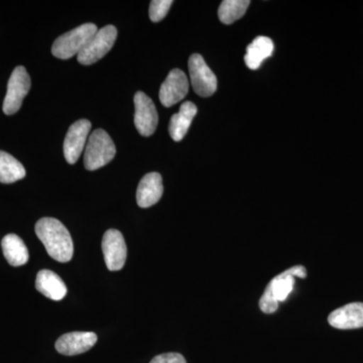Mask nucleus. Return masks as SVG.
<instances>
[{"label":"nucleus","instance_id":"obj_1","mask_svg":"<svg viewBox=\"0 0 363 363\" xmlns=\"http://www.w3.org/2000/svg\"><path fill=\"white\" fill-rule=\"evenodd\" d=\"M35 229L52 259L59 262H70L74 253L73 240L62 222L52 217H45L37 222Z\"/></svg>","mask_w":363,"mask_h":363},{"label":"nucleus","instance_id":"obj_2","mask_svg":"<svg viewBox=\"0 0 363 363\" xmlns=\"http://www.w3.org/2000/svg\"><path fill=\"white\" fill-rule=\"evenodd\" d=\"M295 277L307 278V269L303 266H296L286 269L269 281L259 300V308L266 314H272L278 310L279 303L285 302L293 292Z\"/></svg>","mask_w":363,"mask_h":363},{"label":"nucleus","instance_id":"obj_3","mask_svg":"<svg viewBox=\"0 0 363 363\" xmlns=\"http://www.w3.org/2000/svg\"><path fill=\"white\" fill-rule=\"evenodd\" d=\"M97 30V26L94 23H84L60 35L52 44V54L61 60L70 59L75 55L78 56Z\"/></svg>","mask_w":363,"mask_h":363},{"label":"nucleus","instance_id":"obj_4","mask_svg":"<svg viewBox=\"0 0 363 363\" xmlns=\"http://www.w3.org/2000/svg\"><path fill=\"white\" fill-rule=\"evenodd\" d=\"M116 147L111 136L104 130L91 133L86 145L84 166L88 171H95L106 166L116 157Z\"/></svg>","mask_w":363,"mask_h":363},{"label":"nucleus","instance_id":"obj_5","mask_svg":"<svg viewBox=\"0 0 363 363\" xmlns=\"http://www.w3.org/2000/svg\"><path fill=\"white\" fill-rule=\"evenodd\" d=\"M116 26H106L98 30L82 52L78 54L79 63L86 66L96 63L111 51L116 43Z\"/></svg>","mask_w":363,"mask_h":363},{"label":"nucleus","instance_id":"obj_6","mask_svg":"<svg viewBox=\"0 0 363 363\" xmlns=\"http://www.w3.org/2000/svg\"><path fill=\"white\" fill-rule=\"evenodd\" d=\"M30 89V78L25 67H16L9 78L4 107H2L6 116H13L20 111L23 99Z\"/></svg>","mask_w":363,"mask_h":363},{"label":"nucleus","instance_id":"obj_7","mask_svg":"<svg viewBox=\"0 0 363 363\" xmlns=\"http://www.w3.org/2000/svg\"><path fill=\"white\" fill-rule=\"evenodd\" d=\"M189 73L193 89L201 97H210L216 92L217 78L205 63L201 55L194 54L189 59Z\"/></svg>","mask_w":363,"mask_h":363},{"label":"nucleus","instance_id":"obj_8","mask_svg":"<svg viewBox=\"0 0 363 363\" xmlns=\"http://www.w3.org/2000/svg\"><path fill=\"white\" fill-rule=\"evenodd\" d=\"M105 264L111 272L121 271L125 264L128 248L123 233L116 229H109L102 240Z\"/></svg>","mask_w":363,"mask_h":363},{"label":"nucleus","instance_id":"obj_9","mask_svg":"<svg viewBox=\"0 0 363 363\" xmlns=\"http://www.w3.org/2000/svg\"><path fill=\"white\" fill-rule=\"evenodd\" d=\"M135 125L143 136L154 135L159 123V116L154 102L145 93L136 92L135 95Z\"/></svg>","mask_w":363,"mask_h":363},{"label":"nucleus","instance_id":"obj_10","mask_svg":"<svg viewBox=\"0 0 363 363\" xmlns=\"http://www.w3.org/2000/svg\"><path fill=\"white\" fill-rule=\"evenodd\" d=\"M91 130V123L87 119H80L72 124L64 142V156L69 164H73L78 161Z\"/></svg>","mask_w":363,"mask_h":363},{"label":"nucleus","instance_id":"obj_11","mask_svg":"<svg viewBox=\"0 0 363 363\" xmlns=\"http://www.w3.org/2000/svg\"><path fill=\"white\" fill-rule=\"evenodd\" d=\"M189 92V80L180 69L169 72L160 89V100L164 107H172L182 101Z\"/></svg>","mask_w":363,"mask_h":363},{"label":"nucleus","instance_id":"obj_12","mask_svg":"<svg viewBox=\"0 0 363 363\" xmlns=\"http://www.w3.org/2000/svg\"><path fill=\"white\" fill-rule=\"evenodd\" d=\"M97 339L96 334L93 332H71L62 335L55 347L61 354L73 357L90 350L96 344Z\"/></svg>","mask_w":363,"mask_h":363},{"label":"nucleus","instance_id":"obj_13","mask_svg":"<svg viewBox=\"0 0 363 363\" xmlns=\"http://www.w3.org/2000/svg\"><path fill=\"white\" fill-rule=\"evenodd\" d=\"M329 324L336 329L348 330L363 327V303H350L331 312Z\"/></svg>","mask_w":363,"mask_h":363},{"label":"nucleus","instance_id":"obj_14","mask_svg":"<svg viewBox=\"0 0 363 363\" xmlns=\"http://www.w3.org/2000/svg\"><path fill=\"white\" fill-rule=\"evenodd\" d=\"M162 193L164 186L162 176L156 172H152L143 177L138 184L136 202L140 208H149L161 200Z\"/></svg>","mask_w":363,"mask_h":363},{"label":"nucleus","instance_id":"obj_15","mask_svg":"<svg viewBox=\"0 0 363 363\" xmlns=\"http://www.w3.org/2000/svg\"><path fill=\"white\" fill-rule=\"evenodd\" d=\"M35 289L45 297L54 301H61L67 295V286L63 279L50 269H42L38 272Z\"/></svg>","mask_w":363,"mask_h":363},{"label":"nucleus","instance_id":"obj_16","mask_svg":"<svg viewBox=\"0 0 363 363\" xmlns=\"http://www.w3.org/2000/svg\"><path fill=\"white\" fill-rule=\"evenodd\" d=\"M196 114L197 106L191 101H186L181 105L180 111L172 116L169 124V133L175 142H180L187 135Z\"/></svg>","mask_w":363,"mask_h":363},{"label":"nucleus","instance_id":"obj_17","mask_svg":"<svg viewBox=\"0 0 363 363\" xmlns=\"http://www.w3.org/2000/svg\"><path fill=\"white\" fill-rule=\"evenodd\" d=\"M2 252L9 264L13 267L26 264L30 259L28 247L16 234H7L1 241Z\"/></svg>","mask_w":363,"mask_h":363},{"label":"nucleus","instance_id":"obj_18","mask_svg":"<svg viewBox=\"0 0 363 363\" xmlns=\"http://www.w3.org/2000/svg\"><path fill=\"white\" fill-rule=\"evenodd\" d=\"M274 49V43L269 38L257 37L248 45L245 56V64L252 70H257L264 60L272 56Z\"/></svg>","mask_w":363,"mask_h":363},{"label":"nucleus","instance_id":"obj_19","mask_svg":"<svg viewBox=\"0 0 363 363\" xmlns=\"http://www.w3.org/2000/svg\"><path fill=\"white\" fill-rule=\"evenodd\" d=\"M26 177V169L16 157L0 150V183L11 184Z\"/></svg>","mask_w":363,"mask_h":363},{"label":"nucleus","instance_id":"obj_20","mask_svg":"<svg viewBox=\"0 0 363 363\" xmlns=\"http://www.w3.org/2000/svg\"><path fill=\"white\" fill-rule=\"evenodd\" d=\"M250 4L248 0H224L219 6V20L225 25H231L245 16Z\"/></svg>","mask_w":363,"mask_h":363},{"label":"nucleus","instance_id":"obj_21","mask_svg":"<svg viewBox=\"0 0 363 363\" xmlns=\"http://www.w3.org/2000/svg\"><path fill=\"white\" fill-rule=\"evenodd\" d=\"M173 1L172 0H154L150 4V18L154 23H159L166 18Z\"/></svg>","mask_w":363,"mask_h":363},{"label":"nucleus","instance_id":"obj_22","mask_svg":"<svg viewBox=\"0 0 363 363\" xmlns=\"http://www.w3.org/2000/svg\"><path fill=\"white\" fill-rule=\"evenodd\" d=\"M150 363H187L185 358L180 353H164L152 358Z\"/></svg>","mask_w":363,"mask_h":363}]
</instances>
